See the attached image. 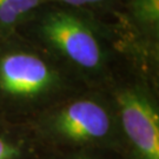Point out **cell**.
I'll use <instances>...</instances> for the list:
<instances>
[{
  "label": "cell",
  "instance_id": "obj_1",
  "mask_svg": "<svg viewBox=\"0 0 159 159\" xmlns=\"http://www.w3.org/2000/svg\"><path fill=\"white\" fill-rule=\"evenodd\" d=\"M34 33L48 52L78 73L97 77L106 70L105 32L87 11L54 7L32 18Z\"/></svg>",
  "mask_w": 159,
  "mask_h": 159
},
{
  "label": "cell",
  "instance_id": "obj_2",
  "mask_svg": "<svg viewBox=\"0 0 159 159\" xmlns=\"http://www.w3.org/2000/svg\"><path fill=\"white\" fill-rule=\"evenodd\" d=\"M65 78L41 53L13 38L0 43V100L18 106L40 104L60 93Z\"/></svg>",
  "mask_w": 159,
  "mask_h": 159
},
{
  "label": "cell",
  "instance_id": "obj_3",
  "mask_svg": "<svg viewBox=\"0 0 159 159\" xmlns=\"http://www.w3.org/2000/svg\"><path fill=\"white\" fill-rule=\"evenodd\" d=\"M113 100L119 123L138 159H159V110L143 81L118 86Z\"/></svg>",
  "mask_w": 159,
  "mask_h": 159
},
{
  "label": "cell",
  "instance_id": "obj_4",
  "mask_svg": "<svg viewBox=\"0 0 159 159\" xmlns=\"http://www.w3.org/2000/svg\"><path fill=\"white\" fill-rule=\"evenodd\" d=\"M44 130L58 140L94 144L107 139L113 129L111 106L94 97L70 99L51 110L43 119Z\"/></svg>",
  "mask_w": 159,
  "mask_h": 159
},
{
  "label": "cell",
  "instance_id": "obj_5",
  "mask_svg": "<svg viewBox=\"0 0 159 159\" xmlns=\"http://www.w3.org/2000/svg\"><path fill=\"white\" fill-rule=\"evenodd\" d=\"M47 0H0V43L14 37Z\"/></svg>",
  "mask_w": 159,
  "mask_h": 159
},
{
  "label": "cell",
  "instance_id": "obj_6",
  "mask_svg": "<svg viewBox=\"0 0 159 159\" xmlns=\"http://www.w3.org/2000/svg\"><path fill=\"white\" fill-rule=\"evenodd\" d=\"M126 14L132 27L142 37L158 44L159 0H129Z\"/></svg>",
  "mask_w": 159,
  "mask_h": 159
},
{
  "label": "cell",
  "instance_id": "obj_7",
  "mask_svg": "<svg viewBox=\"0 0 159 159\" xmlns=\"http://www.w3.org/2000/svg\"><path fill=\"white\" fill-rule=\"evenodd\" d=\"M47 1H54L64 7H70L74 10L89 11V10L107 8L113 0H47Z\"/></svg>",
  "mask_w": 159,
  "mask_h": 159
},
{
  "label": "cell",
  "instance_id": "obj_8",
  "mask_svg": "<svg viewBox=\"0 0 159 159\" xmlns=\"http://www.w3.org/2000/svg\"><path fill=\"white\" fill-rule=\"evenodd\" d=\"M21 153L19 144L0 134V159H17Z\"/></svg>",
  "mask_w": 159,
  "mask_h": 159
},
{
  "label": "cell",
  "instance_id": "obj_9",
  "mask_svg": "<svg viewBox=\"0 0 159 159\" xmlns=\"http://www.w3.org/2000/svg\"><path fill=\"white\" fill-rule=\"evenodd\" d=\"M79 159H89V158H79Z\"/></svg>",
  "mask_w": 159,
  "mask_h": 159
}]
</instances>
